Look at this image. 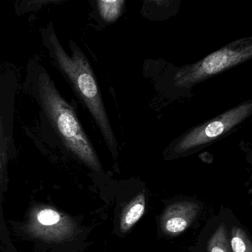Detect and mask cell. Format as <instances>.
<instances>
[{"mask_svg": "<svg viewBox=\"0 0 252 252\" xmlns=\"http://www.w3.org/2000/svg\"><path fill=\"white\" fill-rule=\"evenodd\" d=\"M23 91L36 103L42 125L62 146L90 167H101L98 156L78 117L76 108L57 88L39 56L26 66Z\"/></svg>", "mask_w": 252, "mask_h": 252, "instance_id": "obj_1", "label": "cell"}, {"mask_svg": "<svg viewBox=\"0 0 252 252\" xmlns=\"http://www.w3.org/2000/svg\"><path fill=\"white\" fill-rule=\"evenodd\" d=\"M40 35L50 63L64 78L76 96L88 110L107 147L116 158L118 154L117 139L89 60L80 47L72 39L68 42L70 53L66 51L51 22L41 28Z\"/></svg>", "mask_w": 252, "mask_h": 252, "instance_id": "obj_2", "label": "cell"}, {"mask_svg": "<svg viewBox=\"0 0 252 252\" xmlns=\"http://www.w3.org/2000/svg\"><path fill=\"white\" fill-rule=\"evenodd\" d=\"M252 57V37L233 41L194 64L181 67L174 77L178 88H190L209 78L226 71Z\"/></svg>", "mask_w": 252, "mask_h": 252, "instance_id": "obj_3", "label": "cell"}, {"mask_svg": "<svg viewBox=\"0 0 252 252\" xmlns=\"http://www.w3.org/2000/svg\"><path fill=\"white\" fill-rule=\"evenodd\" d=\"M252 113V100L243 101L217 117L194 126L180 137L172 145V153L176 155L184 154L211 144L233 130Z\"/></svg>", "mask_w": 252, "mask_h": 252, "instance_id": "obj_4", "label": "cell"}, {"mask_svg": "<svg viewBox=\"0 0 252 252\" xmlns=\"http://www.w3.org/2000/svg\"><path fill=\"white\" fill-rule=\"evenodd\" d=\"M20 75L13 66L0 67V165L14 150L16 101Z\"/></svg>", "mask_w": 252, "mask_h": 252, "instance_id": "obj_5", "label": "cell"}, {"mask_svg": "<svg viewBox=\"0 0 252 252\" xmlns=\"http://www.w3.org/2000/svg\"><path fill=\"white\" fill-rule=\"evenodd\" d=\"M200 212V205L195 202L173 203L166 208L160 218V227L168 235L184 232L194 220Z\"/></svg>", "mask_w": 252, "mask_h": 252, "instance_id": "obj_6", "label": "cell"}, {"mask_svg": "<svg viewBox=\"0 0 252 252\" xmlns=\"http://www.w3.org/2000/svg\"><path fill=\"white\" fill-rule=\"evenodd\" d=\"M146 198L144 193L137 194L124 209L120 218V229L127 232L141 219L145 212Z\"/></svg>", "mask_w": 252, "mask_h": 252, "instance_id": "obj_7", "label": "cell"}, {"mask_svg": "<svg viewBox=\"0 0 252 252\" xmlns=\"http://www.w3.org/2000/svg\"><path fill=\"white\" fill-rule=\"evenodd\" d=\"M125 3L123 0H98L96 2V6L100 17L104 21L113 23L122 15Z\"/></svg>", "mask_w": 252, "mask_h": 252, "instance_id": "obj_8", "label": "cell"}, {"mask_svg": "<svg viewBox=\"0 0 252 252\" xmlns=\"http://www.w3.org/2000/svg\"><path fill=\"white\" fill-rule=\"evenodd\" d=\"M209 252H231L227 234L226 227L221 223L208 243Z\"/></svg>", "mask_w": 252, "mask_h": 252, "instance_id": "obj_9", "label": "cell"}, {"mask_svg": "<svg viewBox=\"0 0 252 252\" xmlns=\"http://www.w3.org/2000/svg\"><path fill=\"white\" fill-rule=\"evenodd\" d=\"M230 249L231 252H252V244L246 233L239 227H233Z\"/></svg>", "mask_w": 252, "mask_h": 252, "instance_id": "obj_10", "label": "cell"}, {"mask_svg": "<svg viewBox=\"0 0 252 252\" xmlns=\"http://www.w3.org/2000/svg\"><path fill=\"white\" fill-rule=\"evenodd\" d=\"M60 215L55 211L51 209H45L39 212L38 215V220L45 225H51L60 221Z\"/></svg>", "mask_w": 252, "mask_h": 252, "instance_id": "obj_11", "label": "cell"}]
</instances>
